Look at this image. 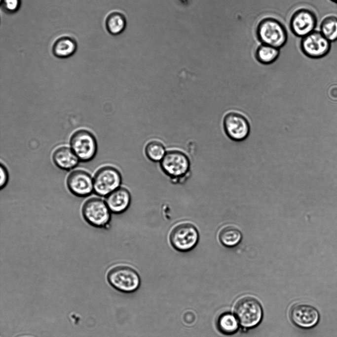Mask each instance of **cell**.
I'll return each mask as SVG.
<instances>
[{"instance_id": "obj_1", "label": "cell", "mask_w": 337, "mask_h": 337, "mask_svg": "<svg viewBox=\"0 0 337 337\" xmlns=\"http://www.w3.org/2000/svg\"><path fill=\"white\" fill-rule=\"evenodd\" d=\"M81 213L83 219L96 228L106 227L111 220V211L105 201L99 197H92L83 204Z\"/></svg>"}, {"instance_id": "obj_2", "label": "cell", "mask_w": 337, "mask_h": 337, "mask_svg": "<svg viewBox=\"0 0 337 337\" xmlns=\"http://www.w3.org/2000/svg\"><path fill=\"white\" fill-rule=\"evenodd\" d=\"M107 279L112 286L124 293L135 292L141 284L140 277L137 272L131 267L124 265L111 268L108 272Z\"/></svg>"}, {"instance_id": "obj_3", "label": "cell", "mask_w": 337, "mask_h": 337, "mask_svg": "<svg viewBox=\"0 0 337 337\" xmlns=\"http://www.w3.org/2000/svg\"><path fill=\"white\" fill-rule=\"evenodd\" d=\"M199 239L197 228L188 222H181L173 227L169 237L171 246L180 252H187L193 250L197 245Z\"/></svg>"}, {"instance_id": "obj_4", "label": "cell", "mask_w": 337, "mask_h": 337, "mask_svg": "<svg viewBox=\"0 0 337 337\" xmlns=\"http://www.w3.org/2000/svg\"><path fill=\"white\" fill-rule=\"evenodd\" d=\"M257 34L262 44L278 48L282 47L287 40V33L284 25L272 18H265L260 23Z\"/></svg>"}, {"instance_id": "obj_5", "label": "cell", "mask_w": 337, "mask_h": 337, "mask_svg": "<svg viewBox=\"0 0 337 337\" xmlns=\"http://www.w3.org/2000/svg\"><path fill=\"white\" fill-rule=\"evenodd\" d=\"M234 313L240 325L245 328L257 326L261 322L263 314L261 304L251 296L239 299L234 306Z\"/></svg>"}, {"instance_id": "obj_6", "label": "cell", "mask_w": 337, "mask_h": 337, "mask_svg": "<svg viewBox=\"0 0 337 337\" xmlns=\"http://www.w3.org/2000/svg\"><path fill=\"white\" fill-rule=\"evenodd\" d=\"M93 179L94 193L100 197H106L120 187L122 176L115 168L106 166L99 168Z\"/></svg>"}, {"instance_id": "obj_7", "label": "cell", "mask_w": 337, "mask_h": 337, "mask_svg": "<svg viewBox=\"0 0 337 337\" xmlns=\"http://www.w3.org/2000/svg\"><path fill=\"white\" fill-rule=\"evenodd\" d=\"M223 126L226 135L235 142L244 140L250 132V125L248 119L239 111L227 112L223 118Z\"/></svg>"}, {"instance_id": "obj_8", "label": "cell", "mask_w": 337, "mask_h": 337, "mask_svg": "<svg viewBox=\"0 0 337 337\" xmlns=\"http://www.w3.org/2000/svg\"><path fill=\"white\" fill-rule=\"evenodd\" d=\"M70 144L71 149L81 162L91 161L97 153L96 138L87 130L79 129L75 132L71 137Z\"/></svg>"}, {"instance_id": "obj_9", "label": "cell", "mask_w": 337, "mask_h": 337, "mask_svg": "<svg viewBox=\"0 0 337 337\" xmlns=\"http://www.w3.org/2000/svg\"><path fill=\"white\" fill-rule=\"evenodd\" d=\"M160 165L164 173L173 179L184 177L187 173L190 168V162L187 156L177 150L167 152L160 161Z\"/></svg>"}, {"instance_id": "obj_10", "label": "cell", "mask_w": 337, "mask_h": 337, "mask_svg": "<svg viewBox=\"0 0 337 337\" xmlns=\"http://www.w3.org/2000/svg\"><path fill=\"white\" fill-rule=\"evenodd\" d=\"M331 42L320 32L314 31L302 38L300 48L303 54L311 59H319L330 51Z\"/></svg>"}, {"instance_id": "obj_11", "label": "cell", "mask_w": 337, "mask_h": 337, "mask_svg": "<svg viewBox=\"0 0 337 337\" xmlns=\"http://www.w3.org/2000/svg\"><path fill=\"white\" fill-rule=\"evenodd\" d=\"M66 183L69 192L77 197H87L94 192L93 177L84 170L72 171L67 176Z\"/></svg>"}, {"instance_id": "obj_12", "label": "cell", "mask_w": 337, "mask_h": 337, "mask_svg": "<svg viewBox=\"0 0 337 337\" xmlns=\"http://www.w3.org/2000/svg\"><path fill=\"white\" fill-rule=\"evenodd\" d=\"M290 316L295 325L304 329L315 327L320 320L318 310L313 306L305 303L294 305L291 309Z\"/></svg>"}, {"instance_id": "obj_13", "label": "cell", "mask_w": 337, "mask_h": 337, "mask_svg": "<svg viewBox=\"0 0 337 337\" xmlns=\"http://www.w3.org/2000/svg\"><path fill=\"white\" fill-rule=\"evenodd\" d=\"M317 22L314 12L307 8H302L297 10L292 16L290 28L295 36L303 38L314 31Z\"/></svg>"}, {"instance_id": "obj_14", "label": "cell", "mask_w": 337, "mask_h": 337, "mask_svg": "<svg viewBox=\"0 0 337 337\" xmlns=\"http://www.w3.org/2000/svg\"><path fill=\"white\" fill-rule=\"evenodd\" d=\"M131 201L129 190L123 187L116 189L106 197L105 202L112 213L118 214L125 211Z\"/></svg>"}, {"instance_id": "obj_15", "label": "cell", "mask_w": 337, "mask_h": 337, "mask_svg": "<svg viewBox=\"0 0 337 337\" xmlns=\"http://www.w3.org/2000/svg\"><path fill=\"white\" fill-rule=\"evenodd\" d=\"M52 160L58 168L64 170L74 169L79 161L72 149L66 146L56 149L53 153Z\"/></svg>"}, {"instance_id": "obj_16", "label": "cell", "mask_w": 337, "mask_h": 337, "mask_svg": "<svg viewBox=\"0 0 337 337\" xmlns=\"http://www.w3.org/2000/svg\"><path fill=\"white\" fill-rule=\"evenodd\" d=\"M218 239L223 245L227 247H233L240 242L242 234L236 226L227 224L220 229Z\"/></svg>"}, {"instance_id": "obj_17", "label": "cell", "mask_w": 337, "mask_h": 337, "mask_svg": "<svg viewBox=\"0 0 337 337\" xmlns=\"http://www.w3.org/2000/svg\"><path fill=\"white\" fill-rule=\"evenodd\" d=\"M76 48L75 42L68 37L58 39L53 47L54 55L60 58H66L73 54Z\"/></svg>"}, {"instance_id": "obj_18", "label": "cell", "mask_w": 337, "mask_h": 337, "mask_svg": "<svg viewBox=\"0 0 337 337\" xmlns=\"http://www.w3.org/2000/svg\"><path fill=\"white\" fill-rule=\"evenodd\" d=\"M108 31L113 35L122 33L126 26V19L123 14L115 11L110 13L106 21Z\"/></svg>"}, {"instance_id": "obj_19", "label": "cell", "mask_w": 337, "mask_h": 337, "mask_svg": "<svg viewBox=\"0 0 337 337\" xmlns=\"http://www.w3.org/2000/svg\"><path fill=\"white\" fill-rule=\"evenodd\" d=\"M279 54V48L262 44L257 49L256 56L257 60L263 64H270L275 62Z\"/></svg>"}, {"instance_id": "obj_20", "label": "cell", "mask_w": 337, "mask_h": 337, "mask_svg": "<svg viewBox=\"0 0 337 337\" xmlns=\"http://www.w3.org/2000/svg\"><path fill=\"white\" fill-rule=\"evenodd\" d=\"M320 32L330 42L337 40V17L328 16L320 24Z\"/></svg>"}, {"instance_id": "obj_21", "label": "cell", "mask_w": 337, "mask_h": 337, "mask_svg": "<svg viewBox=\"0 0 337 337\" xmlns=\"http://www.w3.org/2000/svg\"><path fill=\"white\" fill-rule=\"evenodd\" d=\"M145 151L147 158L154 162H160L166 153L164 145L157 141L149 142Z\"/></svg>"}, {"instance_id": "obj_22", "label": "cell", "mask_w": 337, "mask_h": 337, "mask_svg": "<svg viewBox=\"0 0 337 337\" xmlns=\"http://www.w3.org/2000/svg\"><path fill=\"white\" fill-rule=\"evenodd\" d=\"M218 325L219 330L226 334L235 332L238 327L237 318L229 313L221 316L218 320Z\"/></svg>"}, {"instance_id": "obj_23", "label": "cell", "mask_w": 337, "mask_h": 337, "mask_svg": "<svg viewBox=\"0 0 337 337\" xmlns=\"http://www.w3.org/2000/svg\"><path fill=\"white\" fill-rule=\"evenodd\" d=\"M1 6L7 12L16 11L20 6V0H1Z\"/></svg>"}, {"instance_id": "obj_24", "label": "cell", "mask_w": 337, "mask_h": 337, "mask_svg": "<svg viewBox=\"0 0 337 337\" xmlns=\"http://www.w3.org/2000/svg\"><path fill=\"white\" fill-rule=\"evenodd\" d=\"M0 188L3 189L7 185L9 180L8 171L5 166L2 163L0 166Z\"/></svg>"}, {"instance_id": "obj_25", "label": "cell", "mask_w": 337, "mask_h": 337, "mask_svg": "<svg viewBox=\"0 0 337 337\" xmlns=\"http://www.w3.org/2000/svg\"><path fill=\"white\" fill-rule=\"evenodd\" d=\"M331 0L333 2L336 3H337V0Z\"/></svg>"}]
</instances>
